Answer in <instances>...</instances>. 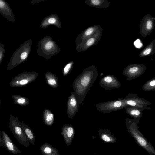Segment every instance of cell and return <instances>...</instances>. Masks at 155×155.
Returning <instances> with one entry per match:
<instances>
[{
    "mask_svg": "<svg viewBox=\"0 0 155 155\" xmlns=\"http://www.w3.org/2000/svg\"><path fill=\"white\" fill-rule=\"evenodd\" d=\"M98 75L96 66H90L85 68L73 81L72 87L79 105L83 104V101Z\"/></svg>",
    "mask_w": 155,
    "mask_h": 155,
    "instance_id": "6da1fadb",
    "label": "cell"
},
{
    "mask_svg": "<svg viewBox=\"0 0 155 155\" xmlns=\"http://www.w3.org/2000/svg\"><path fill=\"white\" fill-rule=\"evenodd\" d=\"M123 98L98 103L95 105L97 109L101 112L109 113L121 110L127 106Z\"/></svg>",
    "mask_w": 155,
    "mask_h": 155,
    "instance_id": "5b68a950",
    "label": "cell"
},
{
    "mask_svg": "<svg viewBox=\"0 0 155 155\" xmlns=\"http://www.w3.org/2000/svg\"><path fill=\"white\" fill-rule=\"evenodd\" d=\"M45 0H32L31 3L32 4H34L36 3H38L42 1Z\"/></svg>",
    "mask_w": 155,
    "mask_h": 155,
    "instance_id": "1f68e13d",
    "label": "cell"
},
{
    "mask_svg": "<svg viewBox=\"0 0 155 155\" xmlns=\"http://www.w3.org/2000/svg\"><path fill=\"white\" fill-rule=\"evenodd\" d=\"M19 124L23 129L29 142L34 146L35 137L34 132L28 126L25 124L23 121L19 120Z\"/></svg>",
    "mask_w": 155,
    "mask_h": 155,
    "instance_id": "ffe728a7",
    "label": "cell"
},
{
    "mask_svg": "<svg viewBox=\"0 0 155 155\" xmlns=\"http://www.w3.org/2000/svg\"><path fill=\"white\" fill-rule=\"evenodd\" d=\"M142 89L144 91H155V77L147 81L142 86Z\"/></svg>",
    "mask_w": 155,
    "mask_h": 155,
    "instance_id": "484cf974",
    "label": "cell"
},
{
    "mask_svg": "<svg viewBox=\"0 0 155 155\" xmlns=\"http://www.w3.org/2000/svg\"><path fill=\"white\" fill-rule=\"evenodd\" d=\"M155 18L149 14L144 16L140 27L139 33L142 37H146L152 33L155 26Z\"/></svg>",
    "mask_w": 155,
    "mask_h": 155,
    "instance_id": "9c48e42d",
    "label": "cell"
},
{
    "mask_svg": "<svg viewBox=\"0 0 155 155\" xmlns=\"http://www.w3.org/2000/svg\"><path fill=\"white\" fill-rule=\"evenodd\" d=\"M51 25H54L59 29L61 28L60 19L56 14H51L44 18L40 24V27L45 29Z\"/></svg>",
    "mask_w": 155,
    "mask_h": 155,
    "instance_id": "5bb4252c",
    "label": "cell"
},
{
    "mask_svg": "<svg viewBox=\"0 0 155 155\" xmlns=\"http://www.w3.org/2000/svg\"><path fill=\"white\" fill-rule=\"evenodd\" d=\"M147 69L145 65L141 64L134 63L126 67L123 70L122 74L130 81L140 76Z\"/></svg>",
    "mask_w": 155,
    "mask_h": 155,
    "instance_id": "52a82bcc",
    "label": "cell"
},
{
    "mask_svg": "<svg viewBox=\"0 0 155 155\" xmlns=\"http://www.w3.org/2000/svg\"><path fill=\"white\" fill-rule=\"evenodd\" d=\"M123 99L127 106L136 107L143 111L151 109L150 107L147 106L152 104L151 102L144 98L140 97L135 94L130 93Z\"/></svg>",
    "mask_w": 155,
    "mask_h": 155,
    "instance_id": "ba28073f",
    "label": "cell"
},
{
    "mask_svg": "<svg viewBox=\"0 0 155 155\" xmlns=\"http://www.w3.org/2000/svg\"><path fill=\"white\" fill-rule=\"evenodd\" d=\"M9 120V129L14 137L19 143L28 148L30 145L29 143L19 124L18 118L10 114Z\"/></svg>",
    "mask_w": 155,
    "mask_h": 155,
    "instance_id": "277c9868",
    "label": "cell"
},
{
    "mask_svg": "<svg viewBox=\"0 0 155 155\" xmlns=\"http://www.w3.org/2000/svg\"><path fill=\"white\" fill-rule=\"evenodd\" d=\"M37 53L38 56L48 59L60 52L57 44L49 36H45L38 42Z\"/></svg>",
    "mask_w": 155,
    "mask_h": 155,
    "instance_id": "3957f363",
    "label": "cell"
},
{
    "mask_svg": "<svg viewBox=\"0 0 155 155\" xmlns=\"http://www.w3.org/2000/svg\"><path fill=\"white\" fill-rule=\"evenodd\" d=\"M40 149L43 155H60L56 148L47 143L42 145Z\"/></svg>",
    "mask_w": 155,
    "mask_h": 155,
    "instance_id": "44dd1931",
    "label": "cell"
},
{
    "mask_svg": "<svg viewBox=\"0 0 155 155\" xmlns=\"http://www.w3.org/2000/svg\"><path fill=\"white\" fill-rule=\"evenodd\" d=\"M101 27L98 25L91 26L78 35L75 40L76 46L95 34Z\"/></svg>",
    "mask_w": 155,
    "mask_h": 155,
    "instance_id": "7c38bea8",
    "label": "cell"
},
{
    "mask_svg": "<svg viewBox=\"0 0 155 155\" xmlns=\"http://www.w3.org/2000/svg\"><path fill=\"white\" fill-rule=\"evenodd\" d=\"M126 113L131 117L133 119L139 121L142 117L143 111L140 109L131 106H127L124 108Z\"/></svg>",
    "mask_w": 155,
    "mask_h": 155,
    "instance_id": "ac0fdd59",
    "label": "cell"
},
{
    "mask_svg": "<svg viewBox=\"0 0 155 155\" xmlns=\"http://www.w3.org/2000/svg\"><path fill=\"white\" fill-rule=\"evenodd\" d=\"M99 84L106 90L119 88L121 86V83L115 77L110 74L103 77L100 80Z\"/></svg>",
    "mask_w": 155,
    "mask_h": 155,
    "instance_id": "8fae6325",
    "label": "cell"
},
{
    "mask_svg": "<svg viewBox=\"0 0 155 155\" xmlns=\"http://www.w3.org/2000/svg\"><path fill=\"white\" fill-rule=\"evenodd\" d=\"M45 77L46 82L49 86L54 88L58 87V78L55 75L50 72H48L45 74Z\"/></svg>",
    "mask_w": 155,
    "mask_h": 155,
    "instance_id": "603a6c76",
    "label": "cell"
},
{
    "mask_svg": "<svg viewBox=\"0 0 155 155\" xmlns=\"http://www.w3.org/2000/svg\"><path fill=\"white\" fill-rule=\"evenodd\" d=\"M35 71L22 72L15 76L9 83L12 87H18L26 85L33 82L38 76Z\"/></svg>",
    "mask_w": 155,
    "mask_h": 155,
    "instance_id": "8992f818",
    "label": "cell"
},
{
    "mask_svg": "<svg viewBox=\"0 0 155 155\" xmlns=\"http://www.w3.org/2000/svg\"><path fill=\"white\" fill-rule=\"evenodd\" d=\"M2 134L1 131L0 130V146L4 147V144L3 142V140L2 137H1Z\"/></svg>",
    "mask_w": 155,
    "mask_h": 155,
    "instance_id": "4dcf8cb0",
    "label": "cell"
},
{
    "mask_svg": "<svg viewBox=\"0 0 155 155\" xmlns=\"http://www.w3.org/2000/svg\"><path fill=\"white\" fill-rule=\"evenodd\" d=\"M79 106L74 92H71L67 102V114L69 118L71 119L75 115L78 111Z\"/></svg>",
    "mask_w": 155,
    "mask_h": 155,
    "instance_id": "4fadbf2b",
    "label": "cell"
},
{
    "mask_svg": "<svg viewBox=\"0 0 155 155\" xmlns=\"http://www.w3.org/2000/svg\"><path fill=\"white\" fill-rule=\"evenodd\" d=\"M1 100L0 99V107H1Z\"/></svg>",
    "mask_w": 155,
    "mask_h": 155,
    "instance_id": "d6a6232c",
    "label": "cell"
},
{
    "mask_svg": "<svg viewBox=\"0 0 155 155\" xmlns=\"http://www.w3.org/2000/svg\"><path fill=\"white\" fill-rule=\"evenodd\" d=\"M85 3L90 6L100 8H107L111 5L107 0H85Z\"/></svg>",
    "mask_w": 155,
    "mask_h": 155,
    "instance_id": "d6986e66",
    "label": "cell"
},
{
    "mask_svg": "<svg viewBox=\"0 0 155 155\" xmlns=\"http://www.w3.org/2000/svg\"><path fill=\"white\" fill-rule=\"evenodd\" d=\"M5 52V49L4 45L0 43V65L2 61Z\"/></svg>",
    "mask_w": 155,
    "mask_h": 155,
    "instance_id": "83f0119b",
    "label": "cell"
},
{
    "mask_svg": "<svg viewBox=\"0 0 155 155\" xmlns=\"http://www.w3.org/2000/svg\"><path fill=\"white\" fill-rule=\"evenodd\" d=\"M102 32L103 29L101 27L95 34L76 46L77 51L83 52L97 45L102 37Z\"/></svg>",
    "mask_w": 155,
    "mask_h": 155,
    "instance_id": "30bf717a",
    "label": "cell"
},
{
    "mask_svg": "<svg viewBox=\"0 0 155 155\" xmlns=\"http://www.w3.org/2000/svg\"><path fill=\"white\" fill-rule=\"evenodd\" d=\"M136 138L138 142L141 145L143 146L146 145L147 143L143 138L138 136H136Z\"/></svg>",
    "mask_w": 155,
    "mask_h": 155,
    "instance_id": "f1b7e54d",
    "label": "cell"
},
{
    "mask_svg": "<svg viewBox=\"0 0 155 155\" xmlns=\"http://www.w3.org/2000/svg\"><path fill=\"white\" fill-rule=\"evenodd\" d=\"M14 103L21 106H27L30 104V100L27 98L18 95H12V96Z\"/></svg>",
    "mask_w": 155,
    "mask_h": 155,
    "instance_id": "d4e9b609",
    "label": "cell"
},
{
    "mask_svg": "<svg viewBox=\"0 0 155 155\" xmlns=\"http://www.w3.org/2000/svg\"><path fill=\"white\" fill-rule=\"evenodd\" d=\"M0 13L7 20L14 23L15 18L13 11L5 1L0 0Z\"/></svg>",
    "mask_w": 155,
    "mask_h": 155,
    "instance_id": "2e32d148",
    "label": "cell"
},
{
    "mask_svg": "<svg viewBox=\"0 0 155 155\" xmlns=\"http://www.w3.org/2000/svg\"><path fill=\"white\" fill-rule=\"evenodd\" d=\"M74 62L70 61L67 63L63 67L62 70L63 75L65 76L70 73L73 69Z\"/></svg>",
    "mask_w": 155,
    "mask_h": 155,
    "instance_id": "4316f807",
    "label": "cell"
},
{
    "mask_svg": "<svg viewBox=\"0 0 155 155\" xmlns=\"http://www.w3.org/2000/svg\"><path fill=\"white\" fill-rule=\"evenodd\" d=\"M102 137V139L105 141L109 142L110 141V138L106 135H103Z\"/></svg>",
    "mask_w": 155,
    "mask_h": 155,
    "instance_id": "f546056e",
    "label": "cell"
},
{
    "mask_svg": "<svg viewBox=\"0 0 155 155\" xmlns=\"http://www.w3.org/2000/svg\"><path fill=\"white\" fill-rule=\"evenodd\" d=\"M155 53V39H154L140 52L139 56L144 57L152 56Z\"/></svg>",
    "mask_w": 155,
    "mask_h": 155,
    "instance_id": "7402d4cb",
    "label": "cell"
},
{
    "mask_svg": "<svg viewBox=\"0 0 155 155\" xmlns=\"http://www.w3.org/2000/svg\"><path fill=\"white\" fill-rule=\"evenodd\" d=\"M75 133V130L72 125L65 124L63 125L61 135L67 146H69L71 144Z\"/></svg>",
    "mask_w": 155,
    "mask_h": 155,
    "instance_id": "9a60e30c",
    "label": "cell"
},
{
    "mask_svg": "<svg viewBox=\"0 0 155 155\" xmlns=\"http://www.w3.org/2000/svg\"><path fill=\"white\" fill-rule=\"evenodd\" d=\"M32 41L29 39L21 44L10 58L7 70H11L25 61L31 51Z\"/></svg>",
    "mask_w": 155,
    "mask_h": 155,
    "instance_id": "7a4b0ae2",
    "label": "cell"
},
{
    "mask_svg": "<svg viewBox=\"0 0 155 155\" xmlns=\"http://www.w3.org/2000/svg\"><path fill=\"white\" fill-rule=\"evenodd\" d=\"M42 118L45 125L50 126L53 124L54 119V115L50 110L45 109L44 110L43 113Z\"/></svg>",
    "mask_w": 155,
    "mask_h": 155,
    "instance_id": "cb8c5ba5",
    "label": "cell"
},
{
    "mask_svg": "<svg viewBox=\"0 0 155 155\" xmlns=\"http://www.w3.org/2000/svg\"><path fill=\"white\" fill-rule=\"evenodd\" d=\"M1 132L4 146L6 149L15 154L21 153L20 150L12 142L7 134L4 131H2Z\"/></svg>",
    "mask_w": 155,
    "mask_h": 155,
    "instance_id": "e0dca14e",
    "label": "cell"
}]
</instances>
